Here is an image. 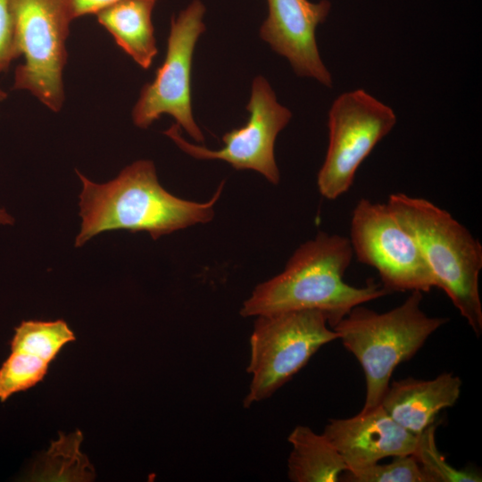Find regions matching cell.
<instances>
[{
  "label": "cell",
  "mask_w": 482,
  "mask_h": 482,
  "mask_svg": "<svg viewBox=\"0 0 482 482\" xmlns=\"http://www.w3.org/2000/svg\"><path fill=\"white\" fill-rule=\"evenodd\" d=\"M81 181L80 230L75 246L110 230L146 231L154 240L174 231L211 221L224 187L222 181L210 200L199 203L175 196L160 184L154 163L138 160L113 179L96 183L76 170Z\"/></svg>",
  "instance_id": "cell-1"
},
{
  "label": "cell",
  "mask_w": 482,
  "mask_h": 482,
  "mask_svg": "<svg viewBox=\"0 0 482 482\" xmlns=\"http://www.w3.org/2000/svg\"><path fill=\"white\" fill-rule=\"evenodd\" d=\"M353 256L348 237L319 232L294 252L282 272L255 287L240 314L256 317L315 310L333 328L355 306L389 294L373 280L364 287L344 280Z\"/></svg>",
  "instance_id": "cell-2"
},
{
  "label": "cell",
  "mask_w": 482,
  "mask_h": 482,
  "mask_svg": "<svg viewBox=\"0 0 482 482\" xmlns=\"http://www.w3.org/2000/svg\"><path fill=\"white\" fill-rule=\"evenodd\" d=\"M386 204L416 241L436 284L445 291L474 333H482L478 278L482 245L450 212L430 201L403 193Z\"/></svg>",
  "instance_id": "cell-3"
},
{
  "label": "cell",
  "mask_w": 482,
  "mask_h": 482,
  "mask_svg": "<svg viewBox=\"0 0 482 482\" xmlns=\"http://www.w3.org/2000/svg\"><path fill=\"white\" fill-rule=\"evenodd\" d=\"M422 297L421 292L412 291L402 304L385 312L361 304L331 328L362 368L366 396L362 410L380 404L395 368L413 357L448 321L428 316L420 308Z\"/></svg>",
  "instance_id": "cell-4"
},
{
  "label": "cell",
  "mask_w": 482,
  "mask_h": 482,
  "mask_svg": "<svg viewBox=\"0 0 482 482\" xmlns=\"http://www.w3.org/2000/svg\"><path fill=\"white\" fill-rule=\"evenodd\" d=\"M13 39L18 57L15 90H24L50 111L62 110L66 43L73 21L67 0H10Z\"/></svg>",
  "instance_id": "cell-5"
},
{
  "label": "cell",
  "mask_w": 482,
  "mask_h": 482,
  "mask_svg": "<svg viewBox=\"0 0 482 482\" xmlns=\"http://www.w3.org/2000/svg\"><path fill=\"white\" fill-rule=\"evenodd\" d=\"M338 339L325 315L315 310L256 316L250 338L252 375L244 406L270 397L323 345Z\"/></svg>",
  "instance_id": "cell-6"
},
{
  "label": "cell",
  "mask_w": 482,
  "mask_h": 482,
  "mask_svg": "<svg viewBox=\"0 0 482 482\" xmlns=\"http://www.w3.org/2000/svg\"><path fill=\"white\" fill-rule=\"evenodd\" d=\"M205 12L201 0H192L171 18L164 61L154 79L143 86L132 108V121L137 128L147 129L168 114L195 141H204L193 114L191 79L195 45L206 29Z\"/></svg>",
  "instance_id": "cell-7"
},
{
  "label": "cell",
  "mask_w": 482,
  "mask_h": 482,
  "mask_svg": "<svg viewBox=\"0 0 482 482\" xmlns=\"http://www.w3.org/2000/svg\"><path fill=\"white\" fill-rule=\"evenodd\" d=\"M396 120L390 106L363 89L338 96L328 111V145L317 176L321 195L335 200L346 193L362 162Z\"/></svg>",
  "instance_id": "cell-8"
},
{
  "label": "cell",
  "mask_w": 482,
  "mask_h": 482,
  "mask_svg": "<svg viewBox=\"0 0 482 482\" xmlns=\"http://www.w3.org/2000/svg\"><path fill=\"white\" fill-rule=\"evenodd\" d=\"M349 241L358 261L378 271L389 293H428L436 287L416 241L386 204L359 200L352 213Z\"/></svg>",
  "instance_id": "cell-9"
},
{
  "label": "cell",
  "mask_w": 482,
  "mask_h": 482,
  "mask_svg": "<svg viewBox=\"0 0 482 482\" xmlns=\"http://www.w3.org/2000/svg\"><path fill=\"white\" fill-rule=\"evenodd\" d=\"M246 110L249 113L246 123L225 133L222 137L224 145L219 150L188 142L176 123L163 133L191 157L221 160L237 170L257 171L270 183L277 185L280 173L275 158V142L279 132L289 123L292 112L278 101L270 84L261 75L253 80Z\"/></svg>",
  "instance_id": "cell-10"
},
{
  "label": "cell",
  "mask_w": 482,
  "mask_h": 482,
  "mask_svg": "<svg viewBox=\"0 0 482 482\" xmlns=\"http://www.w3.org/2000/svg\"><path fill=\"white\" fill-rule=\"evenodd\" d=\"M268 15L259 34L278 54L285 57L299 77L332 87V75L324 64L316 29L331 9L328 0H266Z\"/></svg>",
  "instance_id": "cell-11"
},
{
  "label": "cell",
  "mask_w": 482,
  "mask_h": 482,
  "mask_svg": "<svg viewBox=\"0 0 482 482\" xmlns=\"http://www.w3.org/2000/svg\"><path fill=\"white\" fill-rule=\"evenodd\" d=\"M322 435L339 453L347 471L386 457L412 454L419 436L396 423L380 404L352 418L330 420Z\"/></svg>",
  "instance_id": "cell-12"
},
{
  "label": "cell",
  "mask_w": 482,
  "mask_h": 482,
  "mask_svg": "<svg viewBox=\"0 0 482 482\" xmlns=\"http://www.w3.org/2000/svg\"><path fill=\"white\" fill-rule=\"evenodd\" d=\"M461 388V378L452 372L428 380L405 378L389 383L380 405L396 423L418 436L435 423L440 411L455 404Z\"/></svg>",
  "instance_id": "cell-13"
},
{
  "label": "cell",
  "mask_w": 482,
  "mask_h": 482,
  "mask_svg": "<svg viewBox=\"0 0 482 482\" xmlns=\"http://www.w3.org/2000/svg\"><path fill=\"white\" fill-rule=\"evenodd\" d=\"M156 2L125 0L96 14L98 23L139 67L147 70L158 54L152 21Z\"/></svg>",
  "instance_id": "cell-14"
},
{
  "label": "cell",
  "mask_w": 482,
  "mask_h": 482,
  "mask_svg": "<svg viewBox=\"0 0 482 482\" xmlns=\"http://www.w3.org/2000/svg\"><path fill=\"white\" fill-rule=\"evenodd\" d=\"M292 451L287 475L293 482H337L347 470L343 459L321 434L299 425L289 434Z\"/></svg>",
  "instance_id": "cell-15"
},
{
  "label": "cell",
  "mask_w": 482,
  "mask_h": 482,
  "mask_svg": "<svg viewBox=\"0 0 482 482\" xmlns=\"http://www.w3.org/2000/svg\"><path fill=\"white\" fill-rule=\"evenodd\" d=\"M83 436L79 430L64 435L52 443L39 456L30 472L33 481H91L95 470L88 459L79 451Z\"/></svg>",
  "instance_id": "cell-16"
},
{
  "label": "cell",
  "mask_w": 482,
  "mask_h": 482,
  "mask_svg": "<svg viewBox=\"0 0 482 482\" xmlns=\"http://www.w3.org/2000/svg\"><path fill=\"white\" fill-rule=\"evenodd\" d=\"M74 340L75 336L64 320H26L15 328L11 349L31 353L50 363L65 344Z\"/></svg>",
  "instance_id": "cell-17"
},
{
  "label": "cell",
  "mask_w": 482,
  "mask_h": 482,
  "mask_svg": "<svg viewBox=\"0 0 482 482\" xmlns=\"http://www.w3.org/2000/svg\"><path fill=\"white\" fill-rule=\"evenodd\" d=\"M436 422L418 436L412 455L428 482H480L481 475L472 470H457L445 460L436 445Z\"/></svg>",
  "instance_id": "cell-18"
},
{
  "label": "cell",
  "mask_w": 482,
  "mask_h": 482,
  "mask_svg": "<svg viewBox=\"0 0 482 482\" xmlns=\"http://www.w3.org/2000/svg\"><path fill=\"white\" fill-rule=\"evenodd\" d=\"M49 362L31 353L12 351L0 368V401L37 385L46 375Z\"/></svg>",
  "instance_id": "cell-19"
},
{
  "label": "cell",
  "mask_w": 482,
  "mask_h": 482,
  "mask_svg": "<svg viewBox=\"0 0 482 482\" xmlns=\"http://www.w3.org/2000/svg\"><path fill=\"white\" fill-rule=\"evenodd\" d=\"M340 477L350 482H428L412 454L394 457L386 464L378 462Z\"/></svg>",
  "instance_id": "cell-20"
},
{
  "label": "cell",
  "mask_w": 482,
  "mask_h": 482,
  "mask_svg": "<svg viewBox=\"0 0 482 482\" xmlns=\"http://www.w3.org/2000/svg\"><path fill=\"white\" fill-rule=\"evenodd\" d=\"M16 58L10 0H0V72Z\"/></svg>",
  "instance_id": "cell-21"
},
{
  "label": "cell",
  "mask_w": 482,
  "mask_h": 482,
  "mask_svg": "<svg viewBox=\"0 0 482 482\" xmlns=\"http://www.w3.org/2000/svg\"><path fill=\"white\" fill-rule=\"evenodd\" d=\"M125 0H67L72 20L96 15L100 11ZM158 2L160 0H151Z\"/></svg>",
  "instance_id": "cell-22"
},
{
  "label": "cell",
  "mask_w": 482,
  "mask_h": 482,
  "mask_svg": "<svg viewBox=\"0 0 482 482\" xmlns=\"http://www.w3.org/2000/svg\"><path fill=\"white\" fill-rule=\"evenodd\" d=\"M7 94L0 88V101H3ZM13 223V218L4 209L0 208V224L10 225Z\"/></svg>",
  "instance_id": "cell-23"
}]
</instances>
